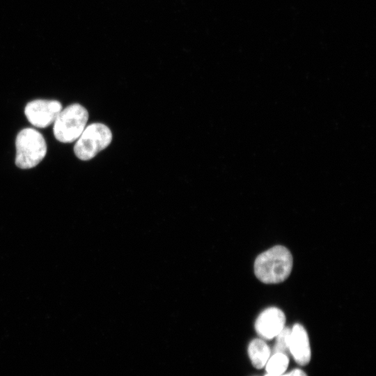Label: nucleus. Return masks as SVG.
Listing matches in <instances>:
<instances>
[{
	"instance_id": "6",
	"label": "nucleus",
	"mask_w": 376,
	"mask_h": 376,
	"mask_svg": "<svg viewBox=\"0 0 376 376\" xmlns=\"http://www.w3.org/2000/svg\"><path fill=\"white\" fill-rule=\"evenodd\" d=\"M285 316L278 308L271 307L263 311L257 318L255 329L263 339L276 337L285 327Z\"/></svg>"
},
{
	"instance_id": "9",
	"label": "nucleus",
	"mask_w": 376,
	"mask_h": 376,
	"mask_svg": "<svg viewBox=\"0 0 376 376\" xmlns=\"http://www.w3.org/2000/svg\"><path fill=\"white\" fill-rule=\"evenodd\" d=\"M288 363V356L282 353H274L265 364L266 370L268 374L281 375L286 370Z\"/></svg>"
},
{
	"instance_id": "4",
	"label": "nucleus",
	"mask_w": 376,
	"mask_h": 376,
	"mask_svg": "<svg viewBox=\"0 0 376 376\" xmlns=\"http://www.w3.org/2000/svg\"><path fill=\"white\" fill-rule=\"evenodd\" d=\"M112 133L102 123H93L86 127L74 146L76 156L84 161L93 158L111 143Z\"/></svg>"
},
{
	"instance_id": "5",
	"label": "nucleus",
	"mask_w": 376,
	"mask_h": 376,
	"mask_svg": "<svg viewBox=\"0 0 376 376\" xmlns=\"http://www.w3.org/2000/svg\"><path fill=\"white\" fill-rule=\"evenodd\" d=\"M61 110L62 105L58 101L36 100L26 104L24 113L33 126L45 128L55 121Z\"/></svg>"
},
{
	"instance_id": "8",
	"label": "nucleus",
	"mask_w": 376,
	"mask_h": 376,
	"mask_svg": "<svg viewBox=\"0 0 376 376\" xmlns=\"http://www.w3.org/2000/svg\"><path fill=\"white\" fill-rule=\"evenodd\" d=\"M248 353L253 366L257 369H260L267 362L271 351L264 340L256 338L249 343Z\"/></svg>"
},
{
	"instance_id": "3",
	"label": "nucleus",
	"mask_w": 376,
	"mask_h": 376,
	"mask_svg": "<svg viewBox=\"0 0 376 376\" xmlns=\"http://www.w3.org/2000/svg\"><path fill=\"white\" fill-rule=\"evenodd\" d=\"M87 110L81 104H72L61 110L54 122V135L62 143L77 140L86 126Z\"/></svg>"
},
{
	"instance_id": "2",
	"label": "nucleus",
	"mask_w": 376,
	"mask_h": 376,
	"mask_svg": "<svg viewBox=\"0 0 376 376\" xmlns=\"http://www.w3.org/2000/svg\"><path fill=\"white\" fill-rule=\"evenodd\" d=\"M15 146V164L23 169L38 165L47 153V144L43 136L33 128H25L18 133Z\"/></svg>"
},
{
	"instance_id": "11",
	"label": "nucleus",
	"mask_w": 376,
	"mask_h": 376,
	"mask_svg": "<svg viewBox=\"0 0 376 376\" xmlns=\"http://www.w3.org/2000/svg\"><path fill=\"white\" fill-rule=\"evenodd\" d=\"M265 376H307L306 374L300 369H295L292 371H290L288 373L286 374H281V375H271V374H267Z\"/></svg>"
},
{
	"instance_id": "1",
	"label": "nucleus",
	"mask_w": 376,
	"mask_h": 376,
	"mask_svg": "<svg viewBox=\"0 0 376 376\" xmlns=\"http://www.w3.org/2000/svg\"><path fill=\"white\" fill-rule=\"evenodd\" d=\"M292 261V254L286 247L274 246L258 256L254 263V272L263 283H279L290 275Z\"/></svg>"
},
{
	"instance_id": "7",
	"label": "nucleus",
	"mask_w": 376,
	"mask_h": 376,
	"mask_svg": "<svg viewBox=\"0 0 376 376\" xmlns=\"http://www.w3.org/2000/svg\"><path fill=\"white\" fill-rule=\"evenodd\" d=\"M289 349L299 365L305 366L309 363L311 356L309 340L306 329L299 324H295L291 329Z\"/></svg>"
},
{
	"instance_id": "10",
	"label": "nucleus",
	"mask_w": 376,
	"mask_h": 376,
	"mask_svg": "<svg viewBox=\"0 0 376 376\" xmlns=\"http://www.w3.org/2000/svg\"><path fill=\"white\" fill-rule=\"evenodd\" d=\"M291 329L284 327L276 336V343L273 348L274 353H282L285 355L290 354V339Z\"/></svg>"
}]
</instances>
